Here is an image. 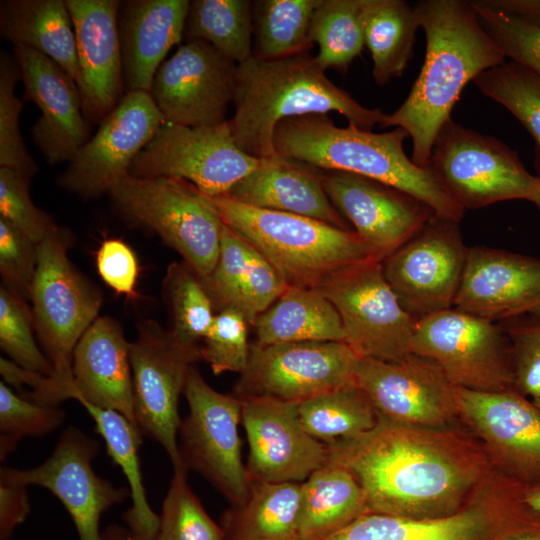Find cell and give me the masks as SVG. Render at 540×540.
Wrapping results in <instances>:
<instances>
[{
  "instance_id": "91938a15",
  "label": "cell",
  "mask_w": 540,
  "mask_h": 540,
  "mask_svg": "<svg viewBox=\"0 0 540 540\" xmlns=\"http://www.w3.org/2000/svg\"><path fill=\"white\" fill-rule=\"evenodd\" d=\"M506 540H540V532L523 533Z\"/></svg>"
},
{
  "instance_id": "ac0fdd59",
  "label": "cell",
  "mask_w": 540,
  "mask_h": 540,
  "mask_svg": "<svg viewBox=\"0 0 540 540\" xmlns=\"http://www.w3.org/2000/svg\"><path fill=\"white\" fill-rule=\"evenodd\" d=\"M356 385L387 421L417 427L459 422L456 387L431 358L415 353L393 362L361 357Z\"/></svg>"
},
{
  "instance_id": "f5cc1de1",
  "label": "cell",
  "mask_w": 540,
  "mask_h": 540,
  "mask_svg": "<svg viewBox=\"0 0 540 540\" xmlns=\"http://www.w3.org/2000/svg\"><path fill=\"white\" fill-rule=\"evenodd\" d=\"M96 266L102 280L116 293L134 298L139 268L133 250L121 239H105L96 252Z\"/></svg>"
},
{
  "instance_id": "db71d44e",
  "label": "cell",
  "mask_w": 540,
  "mask_h": 540,
  "mask_svg": "<svg viewBox=\"0 0 540 540\" xmlns=\"http://www.w3.org/2000/svg\"><path fill=\"white\" fill-rule=\"evenodd\" d=\"M27 485L0 477V540H9L30 513Z\"/></svg>"
},
{
  "instance_id": "e575fe53",
  "label": "cell",
  "mask_w": 540,
  "mask_h": 540,
  "mask_svg": "<svg viewBox=\"0 0 540 540\" xmlns=\"http://www.w3.org/2000/svg\"><path fill=\"white\" fill-rule=\"evenodd\" d=\"M364 41L378 86L400 77L412 56L420 27L414 7L402 0H363Z\"/></svg>"
},
{
  "instance_id": "f907efd6",
  "label": "cell",
  "mask_w": 540,
  "mask_h": 540,
  "mask_svg": "<svg viewBox=\"0 0 540 540\" xmlns=\"http://www.w3.org/2000/svg\"><path fill=\"white\" fill-rule=\"evenodd\" d=\"M38 262V244L0 216V274L3 286L31 300Z\"/></svg>"
},
{
  "instance_id": "681fc988",
  "label": "cell",
  "mask_w": 540,
  "mask_h": 540,
  "mask_svg": "<svg viewBox=\"0 0 540 540\" xmlns=\"http://www.w3.org/2000/svg\"><path fill=\"white\" fill-rule=\"evenodd\" d=\"M30 182L31 179L19 172L0 167V216L39 244L57 225L49 214L32 202Z\"/></svg>"
},
{
  "instance_id": "cb8c5ba5",
  "label": "cell",
  "mask_w": 540,
  "mask_h": 540,
  "mask_svg": "<svg viewBox=\"0 0 540 540\" xmlns=\"http://www.w3.org/2000/svg\"><path fill=\"white\" fill-rule=\"evenodd\" d=\"M24 97L41 111L31 129L34 144L51 165L70 162L90 139L76 82L52 59L25 45H13Z\"/></svg>"
},
{
  "instance_id": "6da1fadb",
  "label": "cell",
  "mask_w": 540,
  "mask_h": 540,
  "mask_svg": "<svg viewBox=\"0 0 540 540\" xmlns=\"http://www.w3.org/2000/svg\"><path fill=\"white\" fill-rule=\"evenodd\" d=\"M326 445L327 462L354 475L369 513L411 518L450 514L494 469L477 437L455 424L417 427L381 418L364 435Z\"/></svg>"
},
{
  "instance_id": "ffe728a7",
  "label": "cell",
  "mask_w": 540,
  "mask_h": 540,
  "mask_svg": "<svg viewBox=\"0 0 540 540\" xmlns=\"http://www.w3.org/2000/svg\"><path fill=\"white\" fill-rule=\"evenodd\" d=\"M98 452V441L69 426L43 463L25 470L4 466L0 477L48 489L67 509L79 540H102V514L130 496V490L116 487L95 473L92 462Z\"/></svg>"
},
{
  "instance_id": "8fae6325",
  "label": "cell",
  "mask_w": 540,
  "mask_h": 540,
  "mask_svg": "<svg viewBox=\"0 0 540 540\" xmlns=\"http://www.w3.org/2000/svg\"><path fill=\"white\" fill-rule=\"evenodd\" d=\"M315 288L333 304L345 342L361 357L393 362L412 353L417 320L402 307L381 261L368 259L344 266Z\"/></svg>"
},
{
  "instance_id": "2e32d148",
  "label": "cell",
  "mask_w": 540,
  "mask_h": 540,
  "mask_svg": "<svg viewBox=\"0 0 540 540\" xmlns=\"http://www.w3.org/2000/svg\"><path fill=\"white\" fill-rule=\"evenodd\" d=\"M469 248L459 221L434 215L382 263L402 307L416 320L454 307Z\"/></svg>"
},
{
  "instance_id": "74e56055",
  "label": "cell",
  "mask_w": 540,
  "mask_h": 540,
  "mask_svg": "<svg viewBox=\"0 0 540 540\" xmlns=\"http://www.w3.org/2000/svg\"><path fill=\"white\" fill-rule=\"evenodd\" d=\"M254 3V56L279 59L308 53L311 23L320 0H259Z\"/></svg>"
},
{
  "instance_id": "b9f144b4",
  "label": "cell",
  "mask_w": 540,
  "mask_h": 540,
  "mask_svg": "<svg viewBox=\"0 0 540 540\" xmlns=\"http://www.w3.org/2000/svg\"><path fill=\"white\" fill-rule=\"evenodd\" d=\"M187 471L185 467L173 468L156 540H224L222 527L208 515L190 488Z\"/></svg>"
},
{
  "instance_id": "6f0895ef",
  "label": "cell",
  "mask_w": 540,
  "mask_h": 540,
  "mask_svg": "<svg viewBox=\"0 0 540 540\" xmlns=\"http://www.w3.org/2000/svg\"><path fill=\"white\" fill-rule=\"evenodd\" d=\"M102 540H132L128 529L110 525L102 532Z\"/></svg>"
},
{
  "instance_id": "4dcf8cb0",
  "label": "cell",
  "mask_w": 540,
  "mask_h": 540,
  "mask_svg": "<svg viewBox=\"0 0 540 540\" xmlns=\"http://www.w3.org/2000/svg\"><path fill=\"white\" fill-rule=\"evenodd\" d=\"M253 326L260 345L291 342H345L341 318L316 288L288 286Z\"/></svg>"
},
{
  "instance_id": "60d3db41",
  "label": "cell",
  "mask_w": 540,
  "mask_h": 540,
  "mask_svg": "<svg viewBox=\"0 0 540 540\" xmlns=\"http://www.w3.org/2000/svg\"><path fill=\"white\" fill-rule=\"evenodd\" d=\"M473 83L528 130L536 142L540 166V76L511 61L483 71Z\"/></svg>"
},
{
  "instance_id": "ba28073f",
  "label": "cell",
  "mask_w": 540,
  "mask_h": 540,
  "mask_svg": "<svg viewBox=\"0 0 540 540\" xmlns=\"http://www.w3.org/2000/svg\"><path fill=\"white\" fill-rule=\"evenodd\" d=\"M108 194L124 222L159 236L200 278L210 275L224 222L197 187L176 178L128 174Z\"/></svg>"
},
{
  "instance_id": "f1b7e54d",
  "label": "cell",
  "mask_w": 540,
  "mask_h": 540,
  "mask_svg": "<svg viewBox=\"0 0 540 540\" xmlns=\"http://www.w3.org/2000/svg\"><path fill=\"white\" fill-rule=\"evenodd\" d=\"M319 170L276 154L260 159L225 196L250 206L302 215L348 229L326 194L325 174Z\"/></svg>"
},
{
  "instance_id": "d590c367",
  "label": "cell",
  "mask_w": 540,
  "mask_h": 540,
  "mask_svg": "<svg viewBox=\"0 0 540 540\" xmlns=\"http://www.w3.org/2000/svg\"><path fill=\"white\" fill-rule=\"evenodd\" d=\"M253 32L252 1H190L184 30L187 41H206L239 65L254 55Z\"/></svg>"
},
{
  "instance_id": "e0dca14e",
  "label": "cell",
  "mask_w": 540,
  "mask_h": 540,
  "mask_svg": "<svg viewBox=\"0 0 540 540\" xmlns=\"http://www.w3.org/2000/svg\"><path fill=\"white\" fill-rule=\"evenodd\" d=\"M165 122L149 92L125 93L68 163L58 186L83 200L108 194Z\"/></svg>"
},
{
  "instance_id": "7a4b0ae2",
  "label": "cell",
  "mask_w": 540,
  "mask_h": 540,
  "mask_svg": "<svg viewBox=\"0 0 540 540\" xmlns=\"http://www.w3.org/2000/svg\"><path fill=\"white\" fill-rule=\"evenodd\" d=\"M414 9L426 35L424 64L408 97L380 127L404 129L412 161L427 169L435 138L465 85L506 58L470 1L422 0Z\"/></svg>"
},
{
  "instance_id": "f35d334b",
  "label": "cell",
  "mask_w": 540,
  "mask_h": 540,
  "mask_svg": "<svg viewBox=\"0 0 540 540\" xmlns=\"http://www.w3.org/2000/svg\"><path fill=\"white\" fill-rule=\"evenodd\" d=\"M163 296L174 339L186 348L201 350L200 343L215 317L214 304L202 279L185 262H173L163 279Z\"/></svg>"
},
{
  "instance_id": "680465c9",
  "label": "cell",
  "mask_w": 540,
  "mask_h": 540,
  "mask_svg": "<svg viewBox=\"0 0 540 540\" xmlns=\"http://www.w3.org/2000/svg\"><path fill=\"white\" fill-rule=\"evenodd\" d=\"M528 316L540 320V300L524 310L521 316Z\"/></svg>"
},
{
  "instance_id": "d4e9b609",
  "label": "cell",
  "mask_w": 540,
  "mask_h": 540,
  "mask_svg": "<svg viewBox=\"0 0 540 540\" xmlns=\"http://www.w3.org/2000/svg\"><path fill=\"white\" fill-rule=\"evenodd\" d=\"M65 1L76 38L82 112L89 124H100L123 97L120 1Z\"/></svg>"
},
{
  "instance_id": "ee69618b",
  "label": "cell",
  "mask_w": 540,
  "mask_h": 540,
  "mask_svg": "<svg viewBox=\"0 0 540 540\" xmlns=\"http://www.w3.org/2000/svg\"><path fill=\"white\" fill-rule=\"evenodd\" d=\"M34 316L28 301L5 286L0 287V346L20 367L51 376L49 359L36 345Z\"/></svg>"
},
{
  "instance_id": "7402d4cb",
  "label": "cell",
  "mask_w": 540,
  "mask_h": 540,
  "mask_svg": "<svg viewBox=\"0 0 540 540\" xmlns=\"http://www.w3.org/2000/svg\"><path fill=\"white\" fill-rule=\"evenodd\" d=\"M241 399V424L251 482L302 483L328 461L327 445L303 428L298 404L263 397Z\"/></svg>"
},
{
  "instance_id": "f546056e",
  "label": "cell",
  "mask_w": 540,
  "mask_h": 540,
  "mask_svg": "<svg viewBox=\"0 0 540 540\" xmlns=\"http://www.w3.org/2000/svg\"><path fill=\"white\" fill-rule=\"evenodd\" d=\"M0 31L13 45L28 46L52 59L77 83L76 38L66 1H1Z\"/></svg>"
},
{
  "instance_id": "9f6ffc18",
  "label": "cell",
  "mask_w": 540,
  "mask_h": 540,
  "mask_svg": "<svg viewBox=\"0 0 540 540\" xmlns=\"http://www.w3.org/2000/svg\"><path fill=\"white\" fill-rule=\"evenodd\" d=\"M523 497L526 504L540 514V483L525 486Z\"/></svg>"
},
{
  "instance_id": "bcb514c9",
  "label": "cell",
  "mask_w": 540,
  "mask_h": 540,
  "mask_svg": "<svg viewBox=\"0 0 540 540\" xmlns=\"http://www.w3.org/2000/svg\"><path fill=\"white\" fill-rule=\"evenodd\" d=\"M66 414L58 406L33 402L0 382V459L3 462L26 436L40 437L53 432Z\"/></svg>"
},
{
  "instance_id": "277c9868",
  "label": "cell",
  "mask_w": 540,
  "mask_h": 540,
  "mask_svg": "<svg viewBox=\"0 0 540 540\" xmlns=\"http://www.w3.org/2000/svg\"><path fill=\"white\" fill-rule=\"evenodd\" d=\"M402 128L375 133L353 125L338 127L327 114H308L278 123L273 136L277 155L320 170L343 171L374 179L426 203L436 215L460 221L465 209L439 186L428 169L403 149Z\"/></svg>"
},
{
  "instance_id": "11a10c76",
  "label": "cell",
  "mask_w": 540,
  "mask_h": 540,
  "mask_svg": "<svg viewBox=\"0 0 540 540\" xmlns=\"http://www.w3.org/2000/svg\"><path fill=\"white\" fill-rule=\"evenodd\" d=\"M489 7L540 26V0H483Z\"/></svg>"
},
{
  "instance_id": "1f68e13d",
  "label": "cell",
  "mask_w": 540,
  "mask_h": 540,
  "mask_svg": "<svg viewBox=\"0 0 540 540\" xmlns=\"http://www.w3.org/2000/svg\"><path fill=\"white\" fill-rule=\"evenodd\" d=\"M369 513L354 475L327 462L301 483L298 540H321Z\"/></svg>"
},
{
  "instance_id": "7bdbcfd3",
  "label": "cell",
  "mask_w": 540,
  "mask_h": 540,
  "mask_svg": "<svg viewBox=\"0 0 540 540\" xmlns=\"http://www.w3.org/2000/svg\"><path fill=\"white\" fill-rule=\"evenodd\" d=\"M256 253L257 249L245 237L223 223L217 263L210 275L201 278L219 312L238 311Z\"/></svg>"
},
{
  "instance_id": "484cf974",
  "label": "cell",
  "mask_w": 540,
  "mask_h": 540,
  "mask_svg": "<svg viewBox=\"0 0 540 540\" xmlns=\"http://www.w3.org/2000/svg\"><path fill=\"white\" fill-rule=\"evenodd\" d=\"M540 300V259L469 248L454 308L491 321L521 316Z\"/></svg>"
},
{
  "instance_id": "4fadbf2b",
  "label": "cell",
  "mask_w": 540,
  "mask_h": 540,
  "mask_svg": "<svg viewBox=\"0 0 540 540\" xmlns=\"http://www.w3.org/2000/svg\"><path fill=\"white\" fill-rule=\"evenodd\" d=\"M361 356L346 342L254 343L233 395L301 403L355 386Z\"/></svg>"
},
{
  "instance_id": "4316f807",
  "label": "cell",
  "mask_w": 540,
  "mask_h": 540,
  "mask_svg": "<svg viewBox=\"0 0 540 540\" xmlns=\"http://www.w3.org/2000/svg\"><path fill=\"white\" fill-rule=\"evenodd\" d=\"M72 375L67 399L115 410L138 427L130 342L118 321L101 316L89 326L74 349Z\"/></svg>"
},
{
  "instance_id": "8992f818",
  "label": "cell",
  "mask_w": 540,
  "mask_h": 540,
  "mask_svg": "<svg viewBox=\"0 0 540 540\" xmlns=\"http://www.w3.org/2000/svg\"><path fill=\"white\" fill-rule=\"evenodd\" d=\"M207 197L222 220L270 262L287 286L315 288L344 266L375 259L353 230L250 206L225 195Z\"/></svg>"
},
{
  "instance_id": "d6a6232c",
  "label": "cell",
  "mask_w": 540,
  "mask_h": 540,
  "mask_svg": "<svg viewBox=\"0 0 540 540\" xmlns=\"http://www.w3.org/2000/svg\"><path fill=\"white\" fill-rule=\"evenodd\" d=\"M301 483L251 482L245 502L222 518L224 540H298Z\"/></svg>"
},
{
  "instance_id": "52a82bcc",
  "label": "cell",
  "mask_w": 540,
  "mask_h": 540,
  "mask_svg": "<svg viewBox=\"0 0 540 540\" xmlns=\"http://www.w3.org/2000/svg\"><path fill=\"white\" fill-rule=\"evenodd\" d=\"M524 488L493 469L455 512L427 518L366 513L321 540H506L540 532V514L524 501Z\"/></svg>"
},
{
  "instance_id": "6125c7cd",
  "label": "cell",
  "mask_w": 540,
  "mask_h": 540,
  "mask_svg": "<svg viewBox=\"0 0 540 540\" xmlns=\"http://www.w3.org/2000/svg\"><path fill=\"white\" fill-rule=\"evenodd\" d=\"M540 210V193L533 202Z\"/></svg>"
},
{
  "instance_id": "836d02e7",
  "label": "cell",
  "mask_w": 540,
  "mask_h": 540,
  "mask_svg": "<svg viewBox=\"0 0 540 540\" xmlns=\"http://www.w3.org/2000/svg\"><path fill=\"white\" fill-rule=\"evenodd\" d=\"M95 421L97 432L105 441L108 454L122 469L132 500L123 514L132 540H156L160 516L150 507L146 497L139 460L141 432L121 413L86 402L80 403Z\"/></svg>"
},
{
  "instance_id": "ab89813d",
  "label": "cell",
  "mask_w": 540,
  "mask_h": 540,
  "mask_svg": "<svg viewBox=\"0 0 540 540\" xmlns=\"http://www.w3.org/2000/svg\"><path fill=\"white\" fill-rule=\"evenodd\" d=\"M315 59L325 71H345L361 53L364 41L363 0H320L312 17Z\"/></svg>"
},
{
  "instance_id": "3957f363",
  "label": "cell",
  "mask_w": 540,
  "mask_h": 540,
  "mask_svg": "<svg viewBox=\"0 0 540 540\" xmlns=\"http://www.w3.org/2000/svg\"><path fill=\"white\" fill-rule=\"evenodd\" d=\"M233 105L228 120L232 136L242 151L257 159L276 155L274 131L284 119L335 111L350 125L372 131L386 116L336 86L309 53L279 59L253 55L237 65Z\"/></svg>"
},
{
  "instance_id": "94428289",
  "label": "cell",
  "mask_w": 540,
  "mask_h": 540,
  "mask_svg": "<svg viewBox=\"0 0 540 540\" xmlns=\"http://www.w3.org/2000/svg\"><path fill=\"white\" fill-rule=\"evenodd\" d=\"M532 402L535 404L536 407L540 409V394L532 398Z\"/></svg>"
},
{
  "instance_id": "5b68a950",
  "label": "cell",
  "mask_w": 540,
  "mask_h": 540,
  "mask_svg": "<svg viewBox=\"0 0 540 540\" xmlns=\"http://www.w3.org/2000/svg\"><path fill=\"white\" fill-rule=\"evenodd\" d=\"M73 235L57 226L38 244V262L31 302L35 331L53 372L24 397L47 406L67 400L73 382L74 349L89 326L99 317L102 294L78 272L68 258Z\"/></svg>"
},
{
  "instance_id": "9c48e42d",
  "label": "cell",
  "mask_w": 540,
  "mask_h": 540,
  "mask_svg": "<svg viewBox=\"0 0 540 540\" xmlns=\"http://www.w3.org/2000/svg\"><path fill=\"white\" fill-rule=\"evenodd\" d=\"M427 169L463 209L515 199L533 203L540 193V176L530 174L514 150L452 119L438 132Z\"/></svg>"
},
{
  "instance_id": "c3c4849f",
  "label": "cell",
  "mask_w": 540,
  "mask_h": 540,
  "mask_svg": "<svg viewBox=\"0 0 540 540\" xmlns=\"http://www.w3.org/2000/svg\"><path fill=\"white\" fill-rule=\"evenodd\" d=\"M248 323L238 311L226 309L215 314L201 345V357L215 375L241 373L249 359Z\"/></svg>"
},
{
  "instance_id": "5bb4252c",
  "label": "cell",
  "mask_w": 540,
  "mask_h": 540,
  "mask_svg": "<svg viewBox=\"0 0 540 540\" xmlns=\"http://www.w3.org/2000/svg\"><path fill=\"white\" fill-rule=\"evenodd\" d=\"M259 160L237 146L228 120L203 127L165 122L136 156L129 175L185 180L214 197L225 195Z\"/></svg>"
},
{
  "instance_id": "7dc6e473",
  "label": "cell",
  "mask_w": 540,
  "mask_h": 540,
  "mask_svg": "<svg viewBox=\"0 0 540 540\" xmlns=\"http://www.w3.org/2000/svg\"><path fill=\"white\" fill-rule=\"evenodd\" d=\"M470 2L505 58L540 76V26L495 10L483 0Z\"/></svg>"
},
{
  "instance_id": "9a60e30c",
  "label": "cell",
  "mask_w": 540,
  "mask_h": 540,
  "mask_svg": "<svg viewBox=\"0 0 540 540\" xmlns=\"http://www.w3.org/2000/svg\"><path fill=\"white\" fill-rule=\"evenodd\" d=\"M130 343L134 413L141 433L157 441L173 468L185 467L178 448V401L201 350L180 345L157 321L143 320ZM186 468V467H185Z\"/></svg>"
},
{
  "instance_id": "44dd1931",
  "label": "cell",
  "mask_w": 540,
  "mask_h": 540,
  "mask_svg": "<svg viewBox=\"0 0 540 540\" xmlns=\"http://www.w3.org/2000/svg\"><path fill=\"white\" fill-rule=\"evenodd\" d=\"M459 422L481 442L492 466L530 486L540 483V409L515 389L456 387Z\"/></svg>"
},
{
  "instance_id": "816d5d0a",
  "label": "cell",
  "mask_w": 540,
  "mask_h": 540,
  "mask_svg": "<svg viewBox=\"0 0 540 540\" xmlns=\"http://www.w3.org/2000/svg\"><path fill=\"white\" fill-rule=\"evenodd\" d=\"M506 320L503 326L512 344L515 390L534 398L540 394V320Z\"/></svg>"
},
{
  "instance_id": "7c38bea8",
  "label": "cell",
  "mask_w": 540,
  "mask_h": 540,
  "mask_svg": "<svg viewBox=\"0 0 540 540\" xmlns=\"http://www.w3.org/2000/svg\"><path fill=\"white\" fill-rule=\"evenodd\" d=\"M183 394L189 412L178 429L182 464L200 473L232 506L243 504L250 480L239 435L241 399L213 389L195 365L188 371Z\"/></svg>"
},
{
  "instance_id": "d6986e66",
  "label": "cell",
  "mask_w": 540,
  "mask_h": 540,
  "mask_svg": "<svg viewBox=\"0 0 540 540\" xmlns=\"http://www.w3.org/2000/svg\"><path fill=\"white\" fill-rule=\"evenodd\" d=\"M237 64L203 40L181 45L157 70L150 95L165 121L187 127L226 122Z\"/></svg>"
},
{
  "instance_id": "8d00e7d4",
  "label": "cell",
  "mask_w": 540,
  "mask_h": 540,
  "mask_svg": "<svg viewBox=\"0 0 540 540\" xmlns=\"http://www.w3.org/2000/svg\"><path fill=\"white\" fill-rule=\"evenodd\" d=\"M298 415L306 432L324 444L364 435L374 429L381 419L357 385L299 403Z\"/></svg>"
},
{
  "instance_id": "603a6c76",
  "label": "cell",
  "mask_w": 540,
  "mask_h": 540,
  "mask_svg": "<svg viewBox=\"0 0 540 540\" xmlns=\"http://www.w3.org/2000/svg\"><path fill=\"white\" fill-rule=\"evenodd\" d=\"M328 198L347 218L374 258L383 261L413 237L435 214L420 199L358 174L329 171Z\"/></svg>"
},
{
  "instance_id": "f6af8a7d",
  "label": "cell",
  "mask_w": 540,
  "mask_h": 540,
  "mask_svg": "<svg viewBox=\"0 0 540 540\" xmlns=\"http://www.w3.org/2000/svg\"><path fill=\"white\" fill-rule=\"evenodd\" d=\"M21 79L15 55L0 54V167L19 172L32 180L38 168L27 151L20 133L23 102L15 95Z\"/></svg>"
},
{
  "instance_id": "83f0119b",
  "label": "cell",
  "mask_w": 540,
  "mask_h": 540,
  "mask_svg": "<svg viewBox=\"0 0 540 540\" xmlns=\"http://www.w3.org/2000/svg\"><path fill=\"white\" fill-rule=\"evenodd\" d=\"M188 0L120 1L118 30L125 92L150 89L168 51L184 36Z\"/></svg>"
},
{
  "instance_id": "30bf717a",
  "label": "cell",
  "mask_w": 540,
  "mask_h": 540,
  "mask_svg": "<svg viewBox=\"0 0 540 540\" xmlns=\"http://www.w3.org/2000/svg\"><path fill=\"white\" fill-rule=\"evenodd\" d=\"M412 353L434 360L459 388L515 389L513 351L503 324L450 308L415 324Z\"/></svg>"
}]
</instances>
